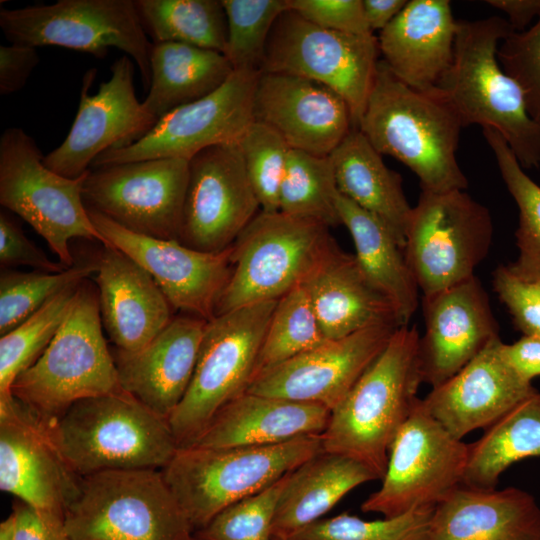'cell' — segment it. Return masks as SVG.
Wrapping results in <instances>:
<instances>
[{"instance_id": "obj_1", "label": "cell", "mask_w": 540, "mask_h": 540, "mask_svg": "<svg viewBox=\"0 0 540 540\" xmlns=\"http://www.w3.org/2000/svg\"><path fill=\"white\" fill-rule=\"evenodd\" d=\"M461 128L455 111L434 89L411 88L379 60L358 129L377 152L416 174L422 191L467 188L456 157Z\"/></svg>"}, {"instance_id": "obj_2", "label": "cell", "mask_w": 540, "mask_h": 540, "mask_svg": "<svg viewBox=\"0 0 540 540\" xmlns=\"http://www.w3.org/2000/svg\"><path fill=\"white\" fill-rule=\"evenodd\" d=\"M514 31L492 16L457 20L452 63L434 91L455 111L463 127L497 131L523 168L540 165V125L527 112L518 84L502 69L497 51Z\"/></svg>"}, {"instance_id": "obj_3", "label": "cell", "mask_w": 540, "mask_h": 540, "mask_svg": "<svg viewBox=\"0 0 540 540\" xmlns=\"http://www.w3.org/2000/svg\"><path fill=\"white\" fill-rule=\"evenodd\" d=\"M420 334L400 326L373 363L331 411L320 435L323 452L359 461L382 479L390 446L418 401Z\"/></svg>"}, {"instance_id": "obj_4", "label": "cell", "mask_w": 540, "mask_h": 540, "mask_svg": "<svg viewBox=\"0 0 540 540\" xmlns=\"http://www.w3.org/2000/svg\"><path fill=\"white\" fill-rule=\"evenodd\" d=\"M47 425L80 477L106 470H161L179 448L168 420L123 389L79 400Z\"/></svg>"}, {"instance_id": "obj_5", "label": "cell", "mask_w": 540, "mask_h": 540, "mask_svg": "<svg viewBox=\"0 0 540 540\" xmlns=\"http://www.w3.org/2000/svg\"><path fill=\"white\" fill-rule=\"evenodd\" d=\"M122 389L103 334L97 290L84 280L53 339L18 375L11 394L44 423L75 402Z\"/></svg>"}, {"instance_id": "obj_6", "label": "cell", "mask_w": 540, "mask_h": 540, "mask_svg": "<svg viewBox=\"0 0 540 540\" xmlns=\"http://www.w3.org/2000/svg\"><path fill=\"white\" fill-rule=\"evenodd\" d=\"M322 451L320 435L266 446H185L161 472L195 532Z\"/></svg>"}, {"instance_id": "obj_7", "label": "cell", "mask_w": 540, "mask_h": 540, "mask_svg": "<svg viewBox=\"0 0 540 540\" xmlns=\"http://www.w3.org/2000/svg\"><path fill=\"white\" fill-rule=\"evenodd\" d=\"M71 540H193L194 528L161 470H106L81 477L65 512Z\"/></svg>"}, {"instance_id": "obj_8", "label": "cell", "mask_w": 540, "mask_h": 540, "mask_svg": "<svg viewBox=\"0 0 540 540\" xmlns=\"http://www.w3.org/2000/svg\"><path fill=\"white\" fill-rule=\"evenodd\" d=\"M337 245L319 222L260 211L232 244V274L215 316L277 301L302 285Z\"/></svg>"}, {"instance_id": "obj_9", "label": "cell", "mask_w": 540, "mask_h": 540, "mask_svg": "<svg viewBox=\"0 0 540 540\" xmlns=\"http://www.w3.org/2000/svg\"><path fill=\"white\" fill-rule=\"evenodd\" d=\"M276 303L239 307L207 322L188 390L168 419L179 447L193 444L224 406L247 391Z\"/></svg>"}, {"instance_id": "obj_10", "label": "cell", "mask_w": 540, "mask_h": 540, "mask_svg": "<svg viewBox=\"0 0 540 540\" xmlns=\"http://www.w3.org/2000/svg\"><path fill=\"white\" fill-rule=\"evenodd\" d=\"M35 140L10 127L0 137V204L26 221L60 263L74 265L70 241L97 240L112 246L90 219L83 200L88 171L68 178L49 169Z\"/></svg>"}, {"instance_id": "obj_11", "label": "cell", "mask_w": 540, "mask_h": 540, "mask_svg": "<svg viewBox=\"0 0 540 540\" xmlns=\"http://www.w3.org/2000/svg\"><path fill=\"white\" fill-rule=\"evenodd\" d=\"M0 27L10 43L59 46L103 58L117 48L137 65L149 88L153 43L145 33L135 0H59L0 9Z\"/></svg>"}, {"instance_id": "obj_12", "label": "cell", "mask_w": 540, "mask_h": 540, "mask_svg": "<svg viewBox=\"0 0 540 540\" xmlns=\"http://www.w3.org/2000/svg\"><path fill=\"white\" fill-rule=\"evenodd\" d=\"M492 237L488 208L464 190L421 191L404 247L419 290L429 295L472 277L488 255Z\"/></svg>"}, {"instance_id": "obj_13", "label": "cell", "mask_w": 540, "mask_h": 540, "mask_svg": "<svg viewBox=\"0 0 540 540\" xmlns=\"http://www.w3.org/2000/svg\"><path fill=\"white\" fill-rule=\"evenodd\" d=\"M379 54L374 34L325 29L288 9L271 30L261 72L291 74L326 85L345 100L358 129Z\"/></svg>"}, {"instance_id": "obj_14", "label": "cell", "mask_w": 540, "mask_h": 540, "mask_svg": "<svg viewBox=\"0 0 540 540\" xmlns=\"http://www.w3.org/2000/svg\"><path fill=\"white\" fill-rule=\"evenodd\" d=\"M467 457L468 444L453 437L419 398L390 446L381 487L361 510L389 518L436 506L462 484Z\"/></svg>"}, {"instance_id": "obj_15", "label": "cell", "mask_w": 540, "mask_h": 540, "mask_svg": "<svg viewBox=\"0 0 540 540\" xmlns=\"http://www.w3.org/2000/svg\"><path fill=\"white\" fill-rule=\"evenodd\" d=\"M189 161L160 158L90 169L83 200L119 226L157 239L178 240Z\"/></svg>"}, {"instance_id": "obj_16", "label": "cell", "mask_w": 540, "mask_h": 540, "mask_svg": "<svg viewBox=\"0 0 540 540\" xmlns=\"http://www.w3.org/2000/svg\"><path fill=\"white\" fill-rule=\"evenodd\" d=\"M260 73L234 70L217 90L169 112L137 141L102 153L91 168L160 158L189 161L208 147L235 144L254 121L253 100Z\"/></svg>"}, {"instance_id": "obj_17", "label": "cell", "mask_w": 540, "mask_h": 540, "mask_svg": "<svg viewBox=\"0 0 540 540\" xmlns=\"http://www.w3.org/2000/svg\"><path fill=\"white\" fill-rule=\"evenodd\" d=\"M260 211L236 143L208 147L189 160L180 243L203 252L224 251Z\"/></svg>"}, {"instance_id": "obj_18", "label": "cell", "mask_w": 540, "mask_h": 540, "mask_svg": "<svg viewBox=\"0 0 540 540\" xmlns=\"http://www.w3.org/2000/svg\"><path fill=\"white\" fill-rule=\"evenodd\" d=\"M110 70L109 80L102 82L95 94L88 92L95 70L85 75L66 138L43 158L52 171L68 178L80 177L99 155L137 141L157 123L136 96L133 60L123 55Z\"/></svg>"}, {"instance_id": "obj_19", "label": "cell", "mask_w": 540, "mask_h": 540, "mask_svg": "<svg viewBox=\"0 0 540 540\" xmlns=\"http://www.w3.org/2000/svg\"><path fill=\"white\" fill-rule=\"evenodd\" d=\"M80 481L53 442L48 425L12 394L0 397V489L65 520Z\"/></svg>"}, {"instance_id": "obj_20", "label": "cell", "mask_w": 540, "mask_h": 540, "mask_svg": "<svg viewBox=\"0 0 540 540\" xmlns=\"http://www.w3.org/2000/svg\"><path fill=\"white\" fill-rule=\"evenodd\" d=\"M87 210L109 243L151 275L172 308L207 321L215 317L218 300L232 274V246L217 253L203 252L175 239L131 232L100 213Z\"/></svg>"}, {"instance_id": "obj_21", "label": "cell", "mask_w": 540, "mask_h": 540, "mask_svg": "<svg viewBox=\"0 0 540 540\" xmlns=\"http://www.w3.org/2000/svg\"><path fill=\"white\" fill-rule=\"evenodd\" d=\"M398 327L396 323L380 324L327 339L260 373L246 392L316 403L332 411L384 350Z\"/></svg>"}, {"instance_id": "obj_22", "label": "cell", "mask_w": 540, "mask_h": 540, "mask_svg": "<svg viewBox=\"0 0 540 540\" xmlns=\"http://www.w3.org/2000/svg\"><path fill=\"white\" fill-rule=\"evenodd\" d=\"M253 116L291 149L318 156H329L354 128L347 103L334 90L285 73L259 74Z\"/></svg>"}, {"instance_id": "obj_23", "label": "cell", "mask_w": 540, "mask_h": 540, "mask_svg": "<svg viewBox=\"0 0 540 540\" xmlns=\"http://www.w3.org/2000/svg\"><path fill=\"white\" fill-rule=\"evenodd\" d=\"M425 333L419 340L422 383L454 376L495 337L499 327L480 280L469 279L422 297Z\"/></svg>"}, {"instance_id": "obj_24", "label": "cell", "mask_w": 540, "mask_h": 540, "mask_svg": "<svg viewBox=\"0 0 540 540\" xmlns=\"http://www.w3.org/2000/svg\"><path fill=\"white\" fill-rule=\"evenodd\" d=\"M502 343L499 336L492 339L460 371L421 399L424 409L457 439L486 429L537 392L505 361Z\"/></svg>"}, {"instance_id": "obj_25", "label": "cell", "mask_w": 540, "mask_h": 540, "mask_svg": "<svg viewBox=\"0 0 540 540\" xmlns=\"http://www.w3.org/2000/svg\"><path fill=\"white\" fill-rule=\"evenodd\" d=\"M207 322L193 315L175 317L138 350L112 348L121 388L168 420L192 380Z\"/></svg>"}, {"instance_id": "obj_26", "label": "cell", "mask_w": 540, "mask_h": 540, "mask_svg": "<svg viewBox=\"0 0 540 540\" xmlns=\"http://www.w3.org/2000/svg\"><path fill=\"white\" fill-rule=\"evenodd\" d=\"M95 280L103 329L115 348L138 350L172 320V307L151 275L114 246L103 247Z\"/></svg>"}, {"instance_id": "obj_27", "label": "cell", "mask_w": 540, "mask_h": 540, "mask_svg": "<svg viewBox=\"0 0 540 540\" xmlns=\"http://www.w3.org/2000/svg\"><path fill=\"white\" fill-rule=\"evenodd\" d=\"M457 20L449 0H408L379 32L389 70L419 91H431L452 63Z\"/></svg>"}, {"instance_id": "obj_28", "label": "cell", "mask_w": 540, "mask_h": 540, "mask_svg": "<svg viewBox=\"0 0 540 540\" xmlns=\"http://www.w3.org/2000/svg\"><path fill=\"white\" fill-rule=\"evenodd\" d=\"M429 540H540V506L519 488L461 484L435 506Z\"/></svg>"}, {"instance_id": "obj_29", "label": "cell", "mask_w": 540, "mask_h": 540, "mask_svg": "<svg viewBox=\"0 0 540 540\" xmlns=\"http://www.w3.org/2000/svg\"><path fill=\"white\" fill-rule=\"evenodd\" d=\"M330 414L320 404L245 392L224 406L189 446H266L321 435Z\"/></svg>"}, {"instance_id": "obj_30", "label": "cell", "mask_w": 540, "mask_h": 540, "mask_svg": "<svg viewBox=\"0 0 540 540\" xmlns=\"http://www.w3.org/2000/svg\"><path fill=\"white\" fill-rule=\"evenodd\" d=\"M326 339L400 323L391 303L369 282L354 255L338 246L302 284Z\"/></svg>"}, {"instance_id": "obj_31", "label": "cell", "mask_w": 540, "mask_h": 540, "mask_svg": "<svg viewBox=\"0 0 540 540\" xmlns=\"http://www.w3.org/2000/svg\"><path fill=\"white\" fill-rule=\"evenodd\" d=\"M329 157L339 193L381 221L404 251L413 207L404 194L401 175L385 165L357 128Z\"/></svg>"}, {"instance_id": "obj_32", "label": "cell", "mask_w": 540, "mask_h": 540, "mask_svg": "<svg viewBox=\"0 0 540 540\" xmlns=\"http://www.w3.org/2000/svg\"><path fill=\"white\" fill-rule=\"evenodd\" d=\"M379 477L366 465L347 456L320 452L287 475L278 499L273 540H284L319 520L348 492Z\"/></svg>"}, {"instance_id": "obj_33", "label": "cell", "mask_w": 540, "mask_h": 540, "mask_svg": "<svg viewBox=\"0 0 540 540\" xmlns=\"http://www.w3.org/2000/svg\"><path fill=\"white\" fill-rule=\"evenodd\" d=\"M336 207L353 240L357 263L369 282L391 303L401 326L418 308L419 287L404 251L376 217L337 193Z\"/></svg>"}, {"instance_id": "obj_34", "label": "cell", "mask_w": 540, "mask_h": 540, "mask_svg": "<svg viewBox=\"0 0 540 540\" xmlns=\"http://www.w3.org/2000/svg\"><path fill=\"white\" fill-rule=\"evenodd\" d=\"M150 70V84L142 104L156 121L211 94L234 71L223 53L181 43L153 44Z\"/></svg>"}, {"instance_id": "obj_35", "label": "cell", "mask_w": 540, "mask_h": 540, "mask_svg": "<svg viewBox=\"0 0 540 540\" xmlns=\"http://www.w3.org/2000/svg\"><path fill=\"white\" fill-rule=\"evenodd\" d=\"M540 457V393L525 398L483 435L468 444L462 484L475 488H495L500 475L514 463Z\"/></svg>"}, {"instance_id": "obj_36", "label": "cell", "mask_w": 540, "mask_h": 540, "mask_svg": "<svg viewBox=\"0 0 540 540\" xmlns=\"http://www.w3.org/2000/svg\"><path fill=\"white\" fill-rule=\"evenodd\" d=\"M153 44L181 43L224 54L227 20L222 0H135Z\"/></svg>"}, {"instance_id": "obj_37", "label": "cell", "mask_w": 540, "mask_h": 540, "mask_svg": "<svg viewBox=\"0 0 540 540\" xmlns=\"http://www.w3.org/2000/svg\"><path fill=\"white\" fill-rule=\"evenodd\" d=\"M483 135L518 208L515 233L518 255L507 267L521 280L540 282V186L523 171L515 154L497 131L483 128Z\"/></svg>"}, {"instance_id": "obj_38", "label": "cell", "mask_w": 540, "mask_h": 540, "mask_svg": "<svg viewBox=\"0 0 540 540\" xmlns=\"http://www.w3.org/2000/svg\"><path fill=\"white\" fill-rule=\"evenodd\" d=\"M337 193L329 156L290 149L280 187L279 211L335 227L341 225Z\"/></svg>"}, {"instance_id": "obj_39", "label": "cell", "mask_w": 540, "mask_h": 540, "mask_svg": "<svg viewBox=\"0 0 540 540\" xmlns=\"http://www.w3.org/2000/svg\"><path fill=\"white\" fill-rule=\"evenodd\" d=\"M326 340L306 289L303 285L292 289L277 300L253 379Z\"/></svg>"}, {"instance_id": "obj_40", "label": "cell", "mask_w": 540, "mask_h": 540, "mask_svg": "<svg viewBox=\"0 0 540 540\" xmlns=\"http://www.w3.org/2000/svg\"><path fill=\"white\" fill-rule=\"evenodd\" d=\"M80 284L56 294L34 314L1 336L0 397L11 394L12 384L18 375L29 368L49 345Z\"/></svg>"}, {"instance_id": "obj_41", "label": "cell", "mask_w": 540, "mask_h": 540, "mask_svg": "<svg viewBox=\"0 0 540 540\" xmlns=\"http://www.w3.org/2000/svg\"><path fill=\"white\" fill-rule=\"evenodd\" d=\"M98 270V259L60 272L2 270L0 335L8 333L61 291L78 285Z\"/></svg>"}, {"instance_id": "obj_42", "label": "cell", "mask_w": 540, "mask_h": 540, "mask_svg": "<svg viewBox=\"0 0 540 540\" xmlns=\"http://www.w3.org/2000/svg\"><path fill=\"white\" fill-rule=\"evenodd\" d=\"M227 20L224 55L234 70L261 72L267 42L287 0H222Z\"/></svg>"}, {"instance_id": "obj_43", "label": "cell", "mask_w": 540, "mask_h": 540, "mask_svg": "<svg viewBox=\"0 0 540 540\" xmlns=\"http://www.w3.org/2000/svg\"><path fill=\"white\" fill-rule=\"evenodd\" d=\"M434 510L422 507L372 521L344 512L321 518L284 540H429Z\"/></svg>"}, {"instance_id": "obj_44", "label": "cell", "mask_w": 540, "mask_h": 540, "mask_svg": "<svg viewBox=\"0 0 540 540\" xmlns=\"http://www.w3.org/2000/svg\"><path fill=\"white\" fill-rule=\"evenodd\" d=\"M261 211H279L280 187L290 147L269 126L253 121L236 142Z\"/></svg>"}, {"instance_id": "obj_45", "label": "cell", "mask_w": 540, "mask_h": 540, "mask_svg": "<svg viewBox=\"0 0 540 540\" xmlns=\"http://www.w3.org/2000/svg\"><path fill=\"white\" fill-rule=\"evenodd\" d=\"M287 475L265 490L222 510L207 525L195 531L194 538L197 540H273L272 524L275 508Z\"/></svg>"}, {"instance_id": "obj_46", "label": "cell", "mask_w": 540, "mask_h": 540, "mask_svg": "<svg viewBox=\"0 0 540 540\" xmlns=\"http://www.w3.org/2000/svg\"><path fill=\"white\" fill-rule=\"evenodd\" d=\"M497 58L520 87L530 117L540 125V18L532 27L512 31L502 40Z\"/></svg>"}, {"instance_id": "obj_47", "label": "cell", "mask_w": 540, "mask_h": 540, "mask_svg": "<svg viewBox=\"0 0 540 540\" xmlns=\"http://www.w3.org/2000/svg\"><path fill=\"white\" fill-rule=\"evenodd\" d=\"M492 284L515 327L523 336L540 340V282L521 280L501 265L493 272Z\"/></svg>"}, {"instance_id": "obj_48", "label": "cell", "mask_w": 540, "mask_h": 540, "mask_svg": "<svg viewBox=\"0 0 540 540\" xmlns=\"http://www.w3.org/2000/svg\"><path fill=\"white\" fill-rule=\"evenodd\" d=\"M288 8L309 22L332 31L370 35L362 0H287Z\"/></svg>"}, {"instance_id": "obj_49", "label": "cell", "mask_w": 540, "mask_h": 540, "mask_svg": "<svg viewBox=\"0 0 540 540\" xmlns=\"http://www.w3.org/2000/svg\"><path fill=\"white\" fill-rule=\"evenodd\" d=\"M0 262L4 266L22 265L43 272H60L69 268L52 261L3 211L0 214Z\"/></svg>"}, {"instance_id": "obj_50", "label": "cell", "mask_w": 540, "mask_h": 540, "mask_svg": "<svg viewBox=\"0 0 540 540\" xmlns=\"http://www.w3.org/2000/svg\"><path fill=\"white\" fill-rule=\"evenodd\" d=\"M13 540H71L65 520L45 514L20 500L13 505Z\"/></svg>"}, {"instance_id": "obj_51", "label": "cell", "mask_w": 540, "mask_h": 540, "mask_svg": "<svg viewBox=\"0 0 540 540\" xmlns=\"http://www.w3.org/2000/svg\"><path fill=\"white\" fill-rule=\"evenodd\" d=\"M39 62L35 47L11 43L0 46V94L22 89Z\"/></svg>"}, {"instance_id": "obj_52", "label": "cell", "mask_w": 540, "mask_h": 540, "mask_svg": "<svg viewBox=\"0 0 540 540\" xmlns=\"http://www.w3.org/2000/svg\"><path fill=\"white\" fill-rule=\"evenodd\" d=\"M501 353L510 367L525 381L540 376V340L522 336L512 344L502 343Z\"/></svg>"}, {"instance_id": "obj_53", "label": "cell", "mask_w": 540, "mask_h": 540, "mask_svg": "<svg viewBox=\"0 0 540 540\" xmlns=\"http://www.w3.org/2000/svg\"><path fill=\"white\" fill-rule=\"evenodd\" d=\"M488 5L503 11L516 32L526 30L535 18H540V0H487Z\"/></svg>"}, {"instance_id": "obj_54", "label": "cell", "mask_w": 540, "mask_h": 540, "mask_svg": "<svg viewBox=\"0 0 540 540\" xmlns=\"http://www.w3.org/2000/svg\"><path fill=\"white\" fill-rule=\"evenodd\" d=\"M407 2L408 0H362L370 30L382 31L403 10Z\"/></svg>"}, {"instance_id": "obj_55", "label": "cell", "mask_w": 540, "mask_h": 540, "mask_svg": "<svg viewBox=\"0 0 540 540\" xmlns=\"http://www.w3.org/2000/svg\"><path fill=\"white\" fill-rule=\"evenodd\" d=\"M0 540H13V520L11 515L0 524Z\"/></svg>"}, {"instance_id": "obj_56", "label": "cell", "mask_w": 540, "mask_h": 540, "mask_svg": "<svg viewBox=\"0 0 540 540\" xmlns=\"http://www.w3.org/2000/svg\"><path fill=\"white\" fill-rule=\"evenodd\" d=\"M193 540H197V539L194 538Z\"/></svg>"}]
</instances>
